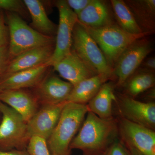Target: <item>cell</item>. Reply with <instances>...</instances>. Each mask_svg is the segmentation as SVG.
Segmentation results:
<instances>
[{
  "label": "cell",
  "mask_w": 155,
  "mask_h": 155,
  "mask_svg": "<svg viewBox=\"0 0 155 155\" xmlns=\"http://www.w3.org/2000/svg\"><path fill=\"white\" fill-rule=\"evenodd\" d=\"M70 149L82 151L83 155H103L119 138L118 120L100 118L88 111Z\"/></svg>",
  "instance_id": "obj_1"
},
{
  "label": "cell",
  "mask_w": 155,
  "mask_h": 155,
  "mask_svg": "<svg viewBox=\"0 0 155 155\" xmlns=\"http://www.w3.org/2000/svg\"><path fill=\"white\" fill-rule=\"evenodd\" d=\"M88 112L87 104H65L58 124L47 140L53 155H70V145Z\"/></svg>",
  "instance_id": "obj_2"
},
{
  "label": "cell",
  "mask_w": 155,
  "mask_h": 155,
  "mask_svg": "<svg viewBox=\"0 0 155 155\" xmlns=\"http://www.w3.org/2000/svg\"><path fill=\"white\" fill-rule=\"evenodd\" d=\"M4 12L9 28L8 49L11 60L26 51L55 43V37L46 36L39 33L17 14Z\"/></svg>",
  "instance_id": "obj_3"
},
{
  "label": "cell",
  "mask_w": 155,
  "mask_h": 155,
  "mask_svg": "<svg viewBox=\"0 0 155 155\" xmlns=\"http://www.w3.org/2000/svg\"><path fill=\"white\" fill-rule=\"evenodd\" d=\"M84 26L96 42L113 69L121 54L130 45L137 40L148 35L144 33L131 34L123 30L116 23L98 28Z\"/></svg>",
  "instance_id": "obj_4"
},
{
  "label": "cell",
  "mask_w": 155,
  "mask_h": 155,
  "mask_svg": "<svg viewBox=\"0 0 155 155\" xmlns=\"http://www.w3.org/2000/svg\"><path fill=\"white\" fill-rule=\"evenodd\" d=\"M71 49L98 74L113 78V69L96 42L78 21L73 28Z\"/></svg>",
  "instance_id": "obj_5"
},
{
  "label": "cell",
  "mask_w": 155,
  "mask_h": 155,
  "mask_svg": "<svg viewBox=\"0 0 155 155\" xmlns=\"http://www.w3.org/2000/svg\"><path fill=\"white\" fill-rule=\"evenodd\" d=\"M0 149L26 150L28 140L27 124L14 109L0 101Z\"/></svg>",
  "instance_id": "obj_6"
},
{
  "label": "cell",
  "mask_w": 155,
  "mask_h": 155,
  "mask_svg": "<svg viewBox=\"0 0 155 155\" xmlns=\"http://www.w3.org/2000/svg\"><path fill=\"white\" fill-rule=\"evenodd\" d=\"M151 42L146 36L137 40L121 54L113 69L116 86H123L153 51Z\"/></svg>",
  "instance_id": "obj_7"
},
{
  "label": "cell",
  "mask_w": 155,
  "mask_h": 155,
  "mask_svg": "<svg viewBox=\"0 0 155 155\" xmlns=\"http://www.w3.org/2000/svg\"><path fill=\"white\" fill-rule=\"evenodd\" d=\"M59 22L55 37V48L52 57L48 62L51 67L68 54L72 48L73 28L78 21L77 15L69 8L65 0L56 1Z\"/></svg>",
  "instance_id": "obj_8"
},
{
  "label": "cell",
  "mask_w": 155,
  "mask_h": 155,
  "mask_svg": "<svg viewBox=\"0 0 155 155\" xmlns=\"http://www.w3.org/2000/svg\"><path fill=\"white\" fill-rule=\"evenodd\" d=\"M120 139L143 155H155V132L120 117L118 120Z\"/></svg>",
  "instance_id": "obj_9"
},
{
  "label": "cell",
  "mask_w": 155,
  "mask_h": 155,
  "mask_svg": "<svg viewBox=\"0 0 155 155\" xmlns=\"http://www.w3.org/2000/svg\"><path fill=\"white\" fill-rule=\"evenodd\" d=\"M116 103L121 118L155 130L154 102H143L121 95L117 97Z\"/></svg>",
  "instance_id": "obj_10"
},
{
  "label": "cell",
  "mask_w": 155,
  "mask_h": 155,
  "mask_svg": "<svg viewBox=\"0 0 155 155\" xmlns=\"http://www.w3.org/2000/svg\"><path fill=\"white\" fill-rule=\"evenodd\" d=\"M52 68L36 87L31 89L40 105L66 102L73 88L71 83L54 74Z\"/></svg>",
  "instance_id": "obj_11"
},
{
  "label": "cell",
  "mask_w": 155,
  "mask_h": 155,
  "mask_svg": "<svg viewBox=\"0 0 155 155\" xmlns=\"http://www.w3.org/2000/svg\"><path fill=\"white\" fill-rule=\"evenodd\" d=\"M66 103L41 105L27 122L28 139L37 136L47 140L58 124Z\"/></svg>",
  "instance_id": "obj_12"
},
{
  "label": "cell",
  "mask_w": 155,
  "mask_h": 155,
  "mask_svg": "<svg viewBox=\"0 0 155 155\" xmlns=\"http://www.w3.org/2000/svg\"><path fill=\"white\" fill-rule=\"evenodd\" d=\"M55 43L26 51L11 59L0 81L16 72L31 69L48 63L52 57Z\"/></svg>",
  "instance_id": "obj_13"
},
{
  "label": "cell",
  "mask_w": 155,
  "mask_h": 155,
  "mask_svg": "<svg viewBox=\"0 0 155 155\" xmlns=\"http://www.w3.org/2000/svg\"><path fill=\"white\" fill-rule=\"evenodd\" d=\"M52 67L61 77L73 85L98 74L72 49L68 54Z\"/></svg>",
  "instance_id": "obj_14"
},
{
  "label": "cell",
  "mask_w": 155,
  "mask_h": 155,
  "mask_svg": "<svg viewBox=\"0 0 155 155\" xmlns=\"http://www.w3.org/2000/svg\"><path fill=\"white\" fill-rule=\"evenodd\" d=\"M0 101L19 113L27 122L37 112L40 105L35 96L28 89L1 91Z\"/></svg>",
  "instance_id": "obj_15"
},
{
  "label": "cell",
  "mask_w": 155,
  "mask_h": 155,
  "mask_svg": "<svg viewBox=\"0 0 155 155\" xmlns=\"http://www.w3.org/2000/svg\"><path fill=\"white\" fill-rule=\"evenodd\" d=\"M51 68L48 63L14 73L0 81V91L33 88L42 80Z\"/></svg>",
  "instance_id": "obj_16"
},
{
  "label": "cell",
  "mask_w": 155,
  "mask_h": 155,
  "mask_svg": "<svg viewBox=\"0 0 155 155\" xmlns=\"http://www.w3.org/2000/svg\"><path fill=\"white\" fill-rule=\"evenodd\" d=\"M77 18L78 21L84 26L92 28L116 23L111 6L106 1L101 0H91L78 15Z\"/></svg>",
  "instance_id": "obj_17"
},
{
  "label": "cell",
  "mask_w": 155,
  "mask_h": 155,
  "mask_svg": "<svg viewBox=\"0 0 155 155\" xmlns=\"http://www.w3.org/2000/svg\"><path fill=\"white\" fill-rule=\"evenodd\" d=\"M143 33L150 35L155 31V0L125 1Z\"/></svg>",
  "instance_id": "obj_18"
},
{
  "label": "cell",
  "mask_w": 155,
  "mask_h": 155,
  "mask_svg": "<svg viewBox=\"0 0 155 155\" xmlns=\"http://www.w3.org/2000/svg\"><path fill=\"white\" fill-rule=\"evenodd\" d=\"M23 2L30 14L31 22L29 26L43 35L56 37L58 25L48 17L45 8L42 1L24 0Z\"/></svg>",
  "instance_id": "obj_19"
},
{
  "label": "cell",
  "mask_w": 155,
  "mask_h": 155,
  "mask_svg": "<svg viewBox=\"0 0 155 155\" xmlns=\"http://www.w3.org/2000/svg\"><path fill=\"white\" fill-rule=\"evenodd\" d=\"M110 79L107 75L97 74L73 85L67 102L87 104L96 95L101 87Z\"/></svg>",
  "instance_id": "obj_20"
},
{
  "label": "cell",
  "mask_w": 155,
  "mask_h": 155,
  "mask_svg": "<svg viewBox=\"0 0 155 155\" xmlns=\"http://www.w3.org/2000/svg\"><path fill=\"white\" fill-rule=\"evenodd\" d=\"M117 97L114 94V85L110 82L104 84L96 95L87 106L88 111L102 119L113 117V104L116 103Z\"/></svg>",
  "instance_id": "obj_21"
},
{
  "label": "cell",
  "mask_w": 155,
  "mask_h": 155,
  "mask_svg": "<svg viewBox=\"0 0 155 155\" xmlns=\"http://www.w3.org/2000/svg\"><path fill=\"white\" fill-rule=\"evenodd\" d=\"M110 3L116 24L120 28L131 34L143 33L125 1L111 0Z\"/></svg>",
  "instance_id": "obj_22"
},
{
  "label": "cell",
  "mask_w": 155,
  "mask_h": 155,
  "mask_svg": "<svg viewBox=\"0 0 155 155\" xmlns=\"http://www.w3.org/2000/svg\"><path fill=\"white\" fill-rule=\"evenodd\" d=\"M155 84L154 72L143 69L137 73L135 72L123 86L127 95L134 98L154 87Z\"/></svg>",
  "instance_id": "obj_23"
},
{
  "label": "cell",
  "mask_w": 155,
  "mask_h": 155,
  "mask_svg": "<svg viewBox=\"0 0 155 155\" xmlns=\"http://www.w3.org/2000/svg\"><path fill=\"white\" fill-rule=\"evenodd\" d=\"M0 9L17 14L25 21H31L29 11L23 1L0 0Z\"/></svg>",
  "instance_id": "obj_24"
},
{
  "label": "cell",
  "mask_w": 155,
  "mask_h": 155,
  "mask_svg": "<svg viewBox=\"0 0 155 155\" xmlns=\"http://www.w3.org/2000/svg\"><path fill=\"white\" fill-rule=\"evenodd\" d=\"M26 150L30 155H53L49 150L47 140L39 137L29 139Z\"/></svg>",
  "instance_id": "obj_25"
},
{
  "label": "cell",
  "mask_w": 155,
  "mask_h": 155,
  "mask_svg": "<svg viewBox=\"0 0 155 155\" xmlns=\"http://www.w3.org/2000/svg\"><path fill=\"white\" fill-rule=\"evenodd\" d=\"M9 31L6 23L5 12L0 9V47L8 46Z\"/></svg>",
  "instance_id": "obj_26"
},
{
  "label": "cell",
  "mask_w": 155,
  "mask_h": 155,
  "mask_svg": "<svg viewBox=\"0 0 155 155\" xmlns=\"http://www.w3.org/2000/svg\"><path fill=\"white\" fill-rule=\"evenodd\" d=\"M103 155H129L120 138L116 140Z\"/></svg>",
  "instance_id": "obj_27"
},
{
  "label": "cell",
  "mask_w": 155,
  "mask_h": 155,
  "mask_svg": "<svg viewBox=\"0 0 155 155\" xmlns=\"http://www.w3.org/2000/svg\"><path fill=\"white\" fill-rule=\"evenodd\" d=\"M10 61L8 46L0 47V79Z\"/></svg>",
  "instance_id": "obj_28"
},
{
  "label": "cell",
  "mask_w": 155,
  "mask_h": 155,
  "mask_svg": "<svg viewBox=\"0 0 155 155\" xmlns=\"http://www.w3.org/2000/svg\"><path fill=\"white\" fill-rule=\"evenodd\" d=\"M66 1L69 8L77 16L86 8L91 0H67Z\"/></svg>",
  "instance_id": "obj_29"
},
{
  "label": "cell",
  "mask_w": 155,
  "mask_h": 155,
  "mask_svg": "<svg viewBox=\"0 0 155 155\" xmlns=\"http://www.w3.org/2000/svg\"><path fill=\"white\" fill-rule=\"evenodd\" d=\"M143 70L154 72L155 69V58L154 57L147 58L141 64ZM140 65V66H141Z\"/></svg>",
  "instance_id": "obj_30"
},
{
  "label": "cell",
  "mask_w": 155,
  "mask_h": 155,
  "mask_svg": "<svg viewBox=\"0 0 155 155\" xmlns=\"http://www.w3.org/2000/svg\"><path fill=\"white\" fill-rule=\"evenodd\" d=\"M0 155H30L26 150L13 149L3 150L0 149Z\"/></svg>",
  "instance_id": "obj_31"
},
{
  "label": "cell",
  "mask_w": 155,
  "mask_h": 155,
  "mask_svg": "<svg viewBox=\"0 0 155 155\" xmlns=\"http://www.w3.org/2000/svg\"><path fill=\"white\" fill-rule=\"evenodd\" d=\"M124 144L127 150V152H128L129 155H143L133 147L128 145Z\"/></svg>",
  "instance_id": "obj_32"
}]
</instances>
